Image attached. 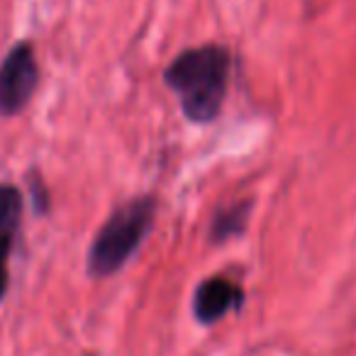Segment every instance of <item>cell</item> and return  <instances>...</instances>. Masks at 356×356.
<instances>
[{
	"instance_id": "obj_5",
	"label": "cell",
	"mask_w": 356,
	"mask_h": 356,
	"mask_svg": "<svg viewBox=\"0 0 356 356\" xmlns=\"http://www.w3.org/2000/svg\"><path fill=\"white\" fill-rule=\"evenodd\" d=\"M22 195L15 186L0 184V302L10 286V254L15 234L20 232Z\"/></svg>"
},
{
	"instance_id": "obj_2",
	"label": "cell",
	"mask_w": 356,
	"mask_h": 356,
	"mask_svg": "<svg viewBox=\"0 0 356 356\" xmlns=\"http://www.w3.org/2000/svg\"><path fill=\"white\" fill-rule=\"evenodd\" d=\"M156 200L152 195H137L120 205L103 227L95 232L88 249L90 278H108L118 273L137 254L142 242L154 227Z\"/></svg>"
},
{
	"instance_id": "obj_3",
	"label": "cell",
	"mask_w": 356,
	"mask_h": 356,
	"mask_svg": "<svg viewBox=\"0 0 356 356\" xmlns=\"http://www.w3.org/2000/svg\"><path fill=\"white\" fill-rule=\"evenodd\" d=\"M40 69L30 42H17L0 64V115L13 118L30 105L37 90Z\"/></svg>"
},
{
	"instance_id": "obj_6",
	"label": "cell",
	"mask_w": 356,
	"mask_h": 356,
	"mask_svg": "<svg viewBox=\"0 0 356 356\" xmlns=\"http://www.w3.org/2000/svg\"><path fill=\"white\" fill-rule=\"evenodd\" d=\"M249 200H242V203H229L225 208H220L213 218V225H210V239L215 244H222L227 239L237 237L247 229V220H249Z\"/></svg>"
},
{
	"instance_id": "obj_4",
	"label": "cell",
	"mask_w": 356,
	"mask_h": 356,
	"mask_svg": "<svg viewBox=\"0 0 356 356\" xmlns=\"http://www.w3.org/2000/svg\"><path fill=\"white\" fill-rule=\"evenodd\" d=\"M244 291L225 276H210L198 283L193 293V315L200 325L220 322L227 312L242 307Z\"/></svg>"
},
{
	"instance_id": "obj_1",
	"label": "cell",
	"mask_w": 356,
	"mask_h": 356,
	"mask_svg": "<svg viewBox=\"0 0 356 356\" xmlns=\"http://www.w3.org/2000/svg\"><path fill=\"white\" fill-rule=\"evenodd\" d=\"M232 56L220 44L186 49L166 66L163 83L178 98L186 120L208 124L220 115L227 98Z\"/></svg>"
}]
</instances>
